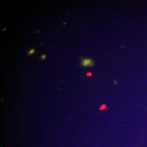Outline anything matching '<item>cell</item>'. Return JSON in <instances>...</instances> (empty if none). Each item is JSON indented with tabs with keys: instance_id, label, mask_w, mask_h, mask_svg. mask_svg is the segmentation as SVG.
I'll list each match as a JSON object with an SVG mask.
<instances>
[{
	"instance_id": "cell-1",
	"label": "cell",
	"mask_w": 147,
	"mask_h": 147,
	"mask_svg": "<svg viewBox=\"0 0 147 147\" xmlns=\"http://www.w3.org/2000/svg\"><path fill=\"white\" fill-rule=\"evenodd\" d=\"M94 64V61L90 58H82L81 59V65L84 67H92Z\"/></svg>"
},
{
	"instance_id": "cell-2",
	"label": "cell",
	"mask_w": 147,
	"mask_h": 147,
	"mask_svg": "<svg viewBox=\"0 0 147 147\" xmlns=\"http://www.w3.org/2000/svg\"><path fill=\"white\" fill-rule=\"evenodd\" d=\"M34 53H35V49H31L30 50H29V51L28 52V55H32Z\"/></svg>"
},
{
	"instance_id": "cell-3",
	"label": "cell",
	"mask_w": 147,
	"mask_h": 147,
	"mask_svg": "<svg viewBox=\"0 0 147 147\" xmlns=\"http://www.w3.org/2000/svg\"><path fill=\"white\" fill-rule=\"evenodd\" d=\"M40 58H41V59H42V60H44V59H45L46 58H47V56L45 55H42V56H41V57H40Z\"/></svg>"
}]
</instances>
